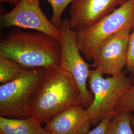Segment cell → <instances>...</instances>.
<instances>
[{"mask_svg": "<svg viewBox=\"0 0 134 134\" xmlns=\"http://www.w3.org/2000/svg\"><path fill=\"white\" fill-rule=\"evenodd\" d=\"M80 105L81 97L74 78L59 66L46 69L29 104L27 115L46 123L63 111Z\"/></svg>", "mask_w": 134, "mask_h": 134, "instance_id": "6da1fadb", "label": "cell"}, {"mask_svg": "<svg viewBox=\"0 0 134 134\" xmlns=\"http://www.w3.org/2000/svg\"><path fill=\"white\" fill-rule=\"evenodd\" d=\"M0 54L28 69L59 67L61 61L59 40L38 31L11 34L1 41Z\"/></svg>", "mask_w": 134, "mask_h": 134, "instance_id": "7a4b0ae2", "label": "cell"}, {"mask_svg": "<svg viewBox=\"0 0 134 134\" xmlns=\"http://www.w3.org/2000/svg\"><path fill=\"white\" fill-rule=\"evenodd\" d=\"M100 72L91 70L88 84L93 100L86 108L92 125H97L107 115L115 113L118 101L132 85V79L124 72L104 78Z\"/></svg>", "mask_w": 134, "mask_h": 134, "instance_id": "3957f363", "label": "cell"}, {"mask_svg": "<svg viewBox=\"0 0 134 134\" xmlns=\"http://www.w3.org/2000/svg\"><path fill=\"white\" fill-rule=\"evenodd\" d=\"M134 27V0H127L124 4L90 27L77 32L80 51L87 60H92L96 49L106 39Z\"/></svg>", "mask_w": 134, "mask_h": 134, "instance_id": "277c9868", "label": "cell"}, {"mask_svg": "<svg viewBox=\"0 0 134 134\" xmlns=\"http://www.w3.org/2000/svg\"><path fill=\"white\" fill-rule=\"evenodd\" d=\"M58 29L61 49L59 66L69 72L74 78L80 92L81 105L87 108L94 98L92 92L87 87L90 65L81 56L77 41V31L70 27L68 19L63 20Z\"/></svg>", "mask_w": 134, "mask_h": 134, "instance_id": "5b68a950", "label": "cell"}, {"mask_svg": "<svg viewBox=\"0 0 134 134\" xmlns=\"http://www.w3.org/2000/svg\"><path fill=\"white\" fill-rule=\"evenodd\" d=\"M46 69L26 70L12 81L0 86V116L27 117L29 104L43 79Z\"/></svg>", "mask_w": 134, "mask_h": 134, "instance_id": "8992f818", "label": "cell"}, {"mask_svg": "<svg viewBox=\"0 0 134 134\" xmlns=\"http://www.w3.org/2000/svg\"><path fill=\"white\" fill-rule=\"evenodd\" d=\"M1 26L35 30L58 39L59 36V29L41 9L40 0H19L13 10L1 16Z\"/></svg>", "mask_w": 134, "mask_h": 134, "instance_id": "52a82bcc", "label": "cell"}, {"mask_svg": "<svg viewBox=\"0 0 134 134\" xmlns=\"http://www.w3.org/2000/svg\"><path fill=\"white\" fill-rule=\"evenodd\" d=\"M132 29H126L106 39L96 49L91 66L104 75L120 74L126 66L130 34Z\"/></svg>", "mask_w": 134, "mask_h": 134, "instance_id": "ba28073f", "label": "cell"}, {"mask_svg": "<svg viewBox=\"0 0 134 134\" xmlns=\"http://www.w3.org/2000/svg\"><path fill=\"white\" fill-rule=\"evenodd\" d=\"M127 0H74L71 3L70 27L77 32L90 27L121 5Z\"/></svg>", "mask_w": 134, "mask_h": 134, "instance_id": "9c48e42d", "label": "cell"}, {"mask_svg": "<svg viewBox=\"0 0 134 134\" xmlns=\"http://www.w3.org/2000/svg\"><path fill=\"white\" fill-rule=\"evenodd\" d=\"M91 125L86 108L80 105L55 116L46 123L44 129L53 134H86Z\"/></svg>", "mask_w": 134, "mask_h": 134, "instance_id": "30bf717a", "label": "cell"}, {"mask_svg": "<svg viewBox=\"0 0 134 134\" xmlns=\"http://www.w3.org/2000/svg\"><path fill=\"white\" fill-rule=\"evenodd\" d=\"M44 131L41 123L32 117L20 119L0 116V134H41Z\"/></svg>", "mask_w": 134, "mask_h": 134, "instance_id": "8fae6325", "label": "cell"}, {"mask_svg": "<svg viewBox=\"0 0 134 134\" xmlns=\"http://www.w3.org/2000/svg\"><path fill=\"white\" fill-rule=\"evenodd\" d=\"M132 117L130 111L116 112L110 121L106 134H134Z\"/></svg>", "mask_w": 134, "mask_h": 134, "instance_id": "7c38bea8", "label": "cell"}, {"mask_svg": "<svg viewBox=\"0 0 134 134\" xmlns=\"http://www.w3.org/2000/svg\"><path fill=\"white\" fill-rule=\"evenodd\" d=\"M10 58L0 54V82L12 81L27 70Z\"/></svg>", "mask_w": 134, "mask_h": 134, "instance_id": "4fadbf2b", "label": "cell"}, {"mask_svg": "<svg viewBox=\"0 0 134 134\" xmlns=\"http://www.w3.org/2000/svg\"><path fill=\"white\" fill-rule=\"evenodd\" d=\"M51 5L52 9L51 22L59 28L62 23L63 14L67 6L74 0H46Z\"/></svg>", "mask_w": 134, "mask_h": 134, "instance_id": "5bb4252c", "label": "cell"}, {"mask_svg": "<svg viewBox=\"0 0 134 134\" xmlns=\"http://www.w3.org/2000/svg\"><path fill=\"white\" fill-rule=\"evenodd\" d=\"M132 78V85L121 97L115 107V112L119 111H134V75Z\"/></svg>", "mask_w": 134, "mask_h": 134, "instance_id": "9a60e30c", "label": "cell"}, {"mask_svg": "<svg viewBox=\"0 0 134 134\" xmlns=\"http://www.w3.org/2000/svg\"><path fill=\"white\" fill-rule=\"evenodd\" d=\"M126 67L129 72L134 75V27L130 34Z\"/></svg>", "mask_w": 134, "mask_h": 134, "instance_id": "2e32d148", "label": "cell"}, {"mask_svg": "<svg viewBox=\"0 0 134 134\" xmlns=\"http://www.w3.org/2000/svg\"><path fill=\"white\" fill-rule=\"evenodd\" d=\"M115 113H111L104 117L93 130L86 134H106L110 121Z\"/></svg>", "mask_w": 134, "mask_h": 134, "instance_id": "e0dca14e", "label": "cell"}, {"mask_svg": "<svg viewBox=\"0 0 134 134\" xmlns=\"http://www.w3.org/2000/svg\"><path fill=\"white\" fill-rule=\"evenodd\" d=\"M132 127H133V130H134V116H132Z\"/></svg>", "mask_w": 134, "mask_h": 134, "instance_id": "ac0fdd59", "label": "cell"}, {"mask_svg": "<svg viewBox=\"0 0 134 134\" xmlns=\"http://www.w3.org/2000/svg\"><path fill=\"white\" fill-rule=\"evenodd\" d=\"M12 0H0L1 3H7V2H12Z\"/></svg>", "mask_w": 134, "mask_h": 134, "instance_id": "d6986e66", "label": "cell"}, {"mask_svg": "<svg viewBox=\"0 0 134 134\" xmlns=\"http://www.w3.org/2000/svg\"><path fill=\"white\" fill-rule=\"evenodd\" d=\"M19 0H12V3H13L14 4H17L19 2Z\"/></svg>", "mask_w": 134, "mask_h": 134, "instance_id": "ffe728a7", "label": "cell"}, {"mask_svg": "<svg viewBox=\"0 0 134 134\" xmlns=\"http://www.w3.org/2000/svg\"><path fill=\"white\" fill-rule=\"evenodd\" d=\"M41 134H52V133H50V132H47V131H46L45 130V131L43 132V133H42Z\"/></svg>", "mask_w": 134, "mask_h": 134, "instance_id": "44dd1931", "label": "cell"}]
</instances>
